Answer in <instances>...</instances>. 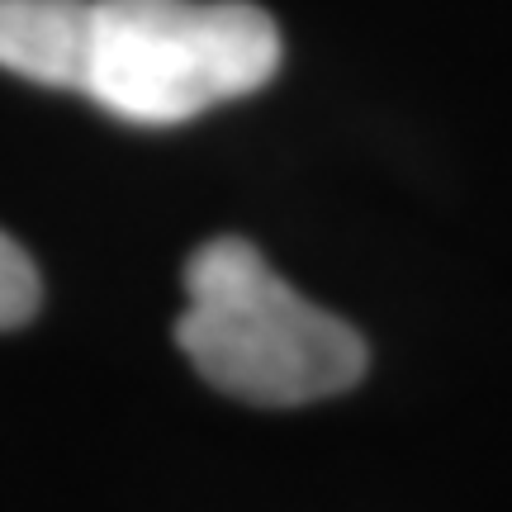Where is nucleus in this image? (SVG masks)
I'll use <instances>...</instances> for the list:
<instances>
[{"label":"nucleus","mask_w":512,"mask_h":512,"mask_svg":"<svg viewBox=\"0 0 512 512\" xmlns=\"http://www.w3.org/2000/svg\"><path fill=\"white\" fill-rule=\"evenodd\" d=\"M176 342L214 389L256 408L347 394L370 361L361 332L285 285L247 238H214L185 261Z\"/></svg>","instance_id":"nucleus-1"},{"label":"nucleus","mask_w":512,"mask_h":512,"mask_svg":"<svg viewBox=\"0 0 512 512\" xmlns=\"http://www.w3.org/2000/svg\"><path fill=\"white\" fill-rule=\"evenodd\" d=\"M275 72L280 29L252 0H91L81 95L124 124H185Z\"/></svg>","instance_id":"nucleus-2"},{"label":"nucleus","mask_w":512,"mask_h":512,"mask_svg":"<svg viewBox=\"0 0 512 512\" xmlns=\"http://www.w3.org/2000/svg\"><path fill=\"white\" fill-rule=\"evenodd\" d=\"M91 0H0V67L53 91L86 86Z\"/></svg>","instance_id":"nucleus-3"},{"label":"nucleus","mask_w":512,"mask_h":512,"mask_svg":"<svg viewBox=\"0 0 512 512\" xmlns=\"http://www.w3.org/2000/svg\"><path fill=\"white\" fill-rule=\"evenodd\" d=\"M38 299H43V285L29 252L10 233H0V332L24 328L38 313Z\"/></svg>","instance_id":"nucleus-4"}]
</instances>
